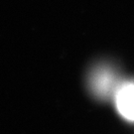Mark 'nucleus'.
<instances>
[{
    "label": "nucleus",
    "mask_w": 134,
    "mask_h": 134,
    "mask_svg": "<svg viewBox=\"0 0 134 134\" xmlns=\"http://www.w3.org/2000/svg\"><path fill=\"white\" fill-rule=\"evenodd\" d=\"M116 106L125 119L134 121V83L129 82L120 87L116 96Z\"/></svg>",
    "instance_id": "nucleus-1"
}]
</instances>
